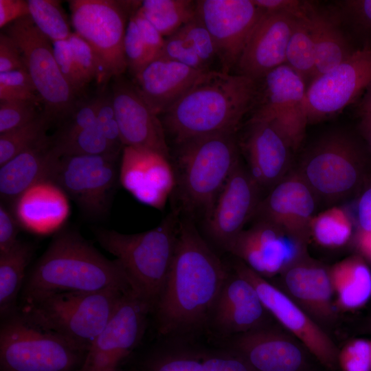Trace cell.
I'll return each instance as SVG.
<instances>
[{
  "label": "cell",
  "instance_id": "cell-1",
  "mask_svg": "<svg viewBox=\"0 0 371 371\" xmlns=\"http://www.w3.org/2000/svg\"><path fill=\"white\" fill-rule=\"evenodd\" d=\"M229 273L196 227L181 223L170 271L153 312L159 334L184 335L209 324Z\"/></svg>",
  "mask_w": 371,
  "mask_h": 371
},
{
  "label": "cell",
  "instance_id": "cell-2",
  "mask_svg": "<svg viewBox=\"0 0 371 371\" xmlns=\"http://www.w3.org/2000/svg\"><path fill=\"white\" fill-rule=\"evenodd\" d=\"M258 83L250 78L209 70L164 113L162 124L177 144L219 133L235 134L254 108Z\"/></svg>",
  "mask_w": 371,
  "mask_h": 371
},
{
  "label": "cell",
  "instance_id": "cell-3",
  "mask_svg": "<svg viewBox=\"0 0 371 371\" xmlns=\"http://www.w3.org/2000/svg\"><path fill=\"white\" fill-rule=\"evenodd\" d=\"M131 289L116 259L102 254L74 231L54 236L47 249L26 274L21 303L61 292Z\"/></svg>",
  "mask_w": 371,
  "mask_h": 371
},
{
  "label": "cell",
  "instance_id": "cell-4",
  "mask_svg": "<svg viewBox=\"0 0 371 371\" xmlns=\"http://www.w3.org/2000/svg\"><path fill=\"white\" fill-rule=\"evenodd\" d=\"M178 228L170 214L158 226L137 234L98 229L97 242L115 257L133 291L152 313L166 283L173 260Z\"/></svg>",
  "mask_w": 371,
  "mask_h": 371
},
{
  "label": "cell",
  "instance_id": "cell-5",
  "mask_svg": "<svg viewBox=\"0 0 371 371\" xmlns=\"http://www.w3.org/2000/svg\"><path fill=\"white\" fill-rule=\"evenodd\" d=\"M128 291L52 293L21 303L18 311L31 324L87 353Z\"/></svg>",
  "mask_w": 371,
  "mask_h": 371
},
{
  "label": "cell",
  "instance_id": "cell-6",
  "mask_svg": "<svg viewBox=\"0 0 371 371\" xmlns=\"http://www.w3.org/2000/svg\"><path fill=\"white\" fill-rule=\"evenodd\" d=\"M178 146L177 181L182 202L190 210H203L207 216L240 160L235 134L201 137Z\"/></svg>",
  "mask_w": 371,
  "mask_h": 371
},
{
  "label": "cell",
  "instance_id": "cell-7",
  "mask_svg": "<svg viewBox=\"0 0 371 371\" xmlns=\"http://www.w3.org/2000/svg\"><path fill=\"white\" fill-rule=\"evenodd\" d=\"M1 371H80L87 352L29 323L17 311L1 319Z\"/></svg>",
  "mask_w": 371,
  "mask_h": 371
},
{
  "label": "cell",
  "instance_id": "cell-8",
  "mask_svg": "<svg viewBox=\"0 0 371 371\" xmlns=\"http://www.w3.org/2000/svg\"><path fill=\"white\" fill-rule=\"evenodd\" d=\"M363 157L351 137L342 133H330L306 150L298 174L315 197L339 200L351 194L361 184Z\"/></svg>",
  "mask_w": 371,
  "mask_h": 371
},
{
  "label": "cell",
  "instance_id": "cell-9",
  "mask_svg": "<svg viewBox=\"0 0 371 371\" xmlns=\"http://www.w3.org/2000/svg\"><path fill=\"white\" fill-rule=\"evenodd\" d=\"M5 33L15 41L22 54L43 104V113L52 123L60 124L80 100L59 69L52 41L30 15L12 23Z\"/></svg>",
  "mask_w": 371,
  "mask_h": 371
},
{
  "label": "cell",
  "instance_id": "cell-10",
  "mask_svg": "<svg viewBox=\"0 0 371 371\" xmlns=\"http://www.w3.org/2000/svg\"><path fill=\"white\" fill-rule=\"evenodd\" d=\"M141 1L71 0L69 1L75 32L96 52L111 78L127 69L124 49L126 21Z\"/></svg>",
  "mask_w": 371,
  "mask_h": 371
},
{
  "label": "cell",
  "instance_id": "cell-11",
  "mask_svg": "<svg viewBox=\"0 0 371 371\" xmlns=\"http://www.w3.org/2000/svg\"><path fill=\"white\" fill-rule=\"evenodd\" d=\"M251 120L268 122L289 142L293 150L301 145L308 124L306 84L288 65H282L259 81Z\"/></svg>",
  "mask_w": 371,
  "mask_h": 371
},
{
  "label": "cell",
  "instance_id": "cell-12",
  "mask_svg": "<svg viewBox=\"0 0 371 371\" xmlns=\"http://www.w3.org/2000/svg\"><path fill=\"white\" fill-rule=\"evenodd\" d=\"M120 155L61 157L51 181L87 214L101 217L109 211L119 179Z\"/></svg>",
  "mask_w": 371,
  "mask_h": 371
},
{
  "label": "cell",
  "instance_id": "cell-13",
  "mask_svg": "<svg viewBox=\"0 0 371 371\" xmlns=\"http://www.w3.org/2000/svg\"><path fill=\"white\" fill-rule=\"evenodd\" d=\"M234 271L252 283L272 318L297 338L317 362L329 371L339 370V349L328 332L278 286L258 275L240 260L235 262Z\"/></svg>",
  "mask_w": 371,
  "mask_h": 371
},
{
  "label": "cell",
  "instance_id": "cell-14",
  "mask_svg": "<svg viewBox=\"0 0 371 371\" xmlns=\"http://www.w3.org/2000/svg\"><path fill=\"white\" fill-rule=\"evenodd\" d=\"M148 305L130 289L92 344L80 371H116L141 341L147 325Z\"/></svg>",
  "mask_w": 371,
  "mask_h": 371
},
{
  "label": "cell",
  "instance_id": "cell-15",
  "mask_svg": "<svg viewBox=\"0 0 371 371\" xmlns=\"http://www.w3.org/2000/svg\"><path fill=\"white\" fill-rule=\"evenodd\" d=\"M370 84L371 48L365 47L310 82L306 95L308 124L339 113Z\"/></svg>",
  "mask_w": 371,
  "mask_h": 371
},
{
  "label": "cell",
  "instance_id": "cell-16",
  "mask_svg": "<svg viewBox=\"0 0 371 371\" xmlns=\"http://www.w3.org/2000/svg\"><path fill=\"white\" fill-rule=\"evenodd\" d=\"M306 244L276 225L258 221L243 229L227 251L268 280L305 258Z\"/></svg>",
  "mask_w": 371,
  "mask_h": 371
},
{
  "label": "cell",
  "instance_id": "cell-17",
  "mask_svg": "<svg viewBox=\"0 0 371 371\" xmlns=\"http://www.w3.org/2000/svg\"><path fill=\"white\" fill-rule=\"evenodd\" d=\"M196 3L197 16L215 44L221 71L229 73L265 12L253 0H198Z\"/></svg>",
  "mask_w": 371,
  "mask_h": 371
},
{
  "label": "cell",
  "instance_id": "cell-18",
  "mask_svg": "<svg viewBox=\"0 0 371 371\" xmlns=\"http://www.w3.org/2000/svg\"><path fill=\"white\" fill-rule=\"evenodd\" d=\"M231 350L254 371H314L311 363V357H314L279 324L270 323L235 335Z\"/></svg>",
  "mask_w": 371,
  "mask_h": 371
},
{
  "label": "cell",
  "instance_id": "cell-19",
  "mask_svg": "<svg viewBox=\"0 0 371 371\" xmlns=\"http://www.w3.org/2000/svg\"><path fill=\"white\" fill-rule=\"evenodd\" d=\"M259 190L240 159L206 216L208 234L218 247L227 251L255 214L260 202Z\"/></svg>",
  "mask_w": 371,
  "mask_h": 371
},
{
  "label": "cell",
  "instance_id": "cell-20",
  "mask_svg": "<svg viewBox=\"0 0 371 371\" xmlns=\"http://www.w3.org/2000/svg\"><path fill=\"white\" fill-rule=\"evenodd\" d=\"M111 91L124 146L158 153L169 159L165 129L133 81L123 75L112 78Z\"/></svg>",
  "mask_w": 371,
  "mask_h": 371
},
{
  "label": "cell",
  "instance_id": "cell-21",
  "mask_svg": "<svg viewBox=\"0 0 371 371\" xmlns=\"http://www.w3.org/2000/svg\"><path fill=\"white\" fill-rule=\"evenodd\" d=\"M119 180L136 200L157 210L164 207L177 183L168 158L131 146L123 148Z\"/></svg>",
  "mask_w": 371,
  "mask_h": 371
},
{
  "label": "cell",
  "instance_id": "cell-22",
  "mask_svg": "<svg viewBox=\"0 0 371 371\" xmlns=\"http://www.w3.org/2000/svg\"><path fill=\"white\" fill-rule=\"evenodd\" d=\"M275 284L327 332L337 317L329 269L306 256L279 276Z\"/></svg>",
  "mask_w": 371,
  "mask_h": 371
},
{
  "label": "cell",
  "instance_id": "cell-23",
  "mask_svg": "<svg viewBox=\"0 0 371 371\" xmlns=\"http://www.w3.org/2000/svg\"><path fill=\"white\" fill-rule=\"evenodd\" d=\"M297 19L280 12H265L252 30L236 65L237 74L259 81L286 64L287 45Z\"/></svg>",
  "mask_w": 371,
  "mask_h": 371
},
{
  "label": "cell",
  "instance_id": "cell-24",
  "mask_svg": "<svg viewBox=\"0 0 371 371\" xmlns=\"http://www.w3.org/2000/svg\"><path fill=\"white\" fill-rule=\"evenodd\" d=\"M315 196L298 174L286 175L259 202L254 215L258 221L276 225L307 243L315 209Z\"/></svg>",
  "mask_w": 371,
  "mask_h": 371
},
{
  "label": "cell",
  "instance_id": "cell-25",
  "mask_svg": "<svg viewBox=\"0 0 371 371\" xmlns=\"http://www.w3.org/2000/svg\"><path fill=\"white\" fill-rule=\"evenodd\" d=\"M271 318L252 283L234 271L220 291L209 323L222 334L236 335L270 324Z\"/></svg>",
  "mask_w": 371,
  "mask_h": 371
},
{
  "label": "cell",
  "instance_id": "cell-26",
  "mask_svg": "<svg viewBox=\"0 0 371 371\" xmlns=\"http://www.w3.org/2000/svg\"><path fill=\"white\" fill-rule=\"evenodd\" d=\"M241 146L248 161V170L260 188L271 189L286 176L293 149L269 123L249 120Z\"/></svg>",
  "mask_w": 371,
  "mask_h": 371
},
{
  "label": "cell",
  "instance_id": "cell-27",
  "mask_svg": "<svg viewBox=\"0 0 371 371\" xmlns=\"http://www.w3.org/2000/svg\"><path fill=\"white\" fill-rule=\"evenodd\" d=\"M207 71L158 57L137 74L133 82L158 115L170 109Z\"/></svg>",
  "mask_w": 371,
  "mask_h": 371
},
{
  "label": "cell",
  "instance_id": "cell-28",
  "mask_svg": "<svg viewBox=\"0 0 371 371\" xmlns=\"http://www.w3.org/2000/svg\"><path fill=\"white\" fill-rule=\"evenodd\" d=\"M68 196L55 183L38 182L12 203V212L20 226L36 234L60 228L69 214Z\"/></svg>",
  "mask_w": 371,
  "mask_h": 371
},
{
  "label": "cell",
  "instance_id": "cell-29",
  "mask_svg": "<svg viewBox=\"0 0 371 371\" xmlns=\"http://www.w3.org/2000/svg\"><path fill=\"white\" fill-rule=\"evenodd\" d=\"M59 159L48 135L36 145L1 166V202L12 203L34 184L43 181H51Z\"/></svg>",
  "mask_w": 371,
  "mask_h": 371
},
{
  "label": "cell",
  "instance_id": "cell-30",
  "mask_svg": "<svg viewBox=\"0 0 371 371\" xmlns=\"http://www.w3.org/2000/svg\"><path fill=\"white\" fill-rule=\"evenodd\" d=\"M337 309L352 311L364 306L371 297V270L361 256H352L329 269Z\"/></svg>",
  "mask_w": 371,
  "mask_h": 371
},
{
  "label": "cell",
  "instance_id": "cell-31",
  "mask_svg": "<svg viewBox=\"0 0 371 371\" xmlns=\"http://www.w3.org/2000/svg\"><path fill=\"white\" fill-rule=\"evenodd\" d=\"M34 252L30 243L18 241L0 254V315L4 319L19 310L18 300L25 279V270Z\"/></svg>",
  "mask_w": 371,
  "mask_h": 371
},
{
  "label": "cell",
  "instance_id": "cell-32",
  "mask_svg": "<svg viewBox=\"0 0 371 371\" xmlns=\"http://www.w3.org/2000/svg\"><path fill=\"white\" fill-rule=\"evenodd\" d=\"M311 19L315 41V67L313 80L346 60L355 51L329 16L314 8Z\"/></svg>",
  "mask_w": 371,
  "mask_h": 371
},
{
  "label": "cell",
  "instance_id": "cell-33",
  "mask_svg": "<svg viewBox=\"0 0 371 371\" xmlns=\"http://www.w3.org/2000/svg\"><path fill=\"white\" fill-rule=\"evenodd\" d=\"M138 9L165 38L196 16L192 0H144Z\"/></svg>",
  "mask_w": 371,
  "mask_h": 371
},
{
  "label": "cell",
  "instance_id": "cell-34",
  "mask_svg": "<svg viewBox=\"0 0 371 371\" xmlns=\"http://www.w3.org/2000/svg\"><path fill=\"white\" fill-rule=\"evenodd\" d=\"M311 14L307 19H297L289 41L286 56V64L305 81L310 80V82L315 67V33Z\"/></svg>",
  "mask_w": 371,
  "mask_h": 371
},
{
  "label": "cell",
  "instance_id": "cell-35",
  "mask_svg": "<svg viewBox=\"0 0 371 371\" xmlns=\"http://www.w3.org/2000/svg\"><path fill=\"white\" fill-rule=\"evenodd\" d=\"M352 235V225L348 214L333 207L313 216L310 225V236L319 245L328 248L345 245Z\"/></svg>",
  "mask_w": 371,
  "mask_h": 371
},
{
  "label": "cell",
  "instance_id": "cell-36",
  "mask_svg": "<svg viewBox=\"0 0 371 371\" xmlns=\"http://www.w3.org/2000/svg\"><path fill=\"white\" fill-rule=\"evenodd\" d=\"M52 124L49 118L42 111L31 122L1 133L0 166L45 139Z\"/></svg>",
  "mask_w": 371,
  "mask_h": 371
},
{
  "label": "cell",
  "instance_id": "cell-37",
  "mask_svg": "<svg viewBox=\"0 0 371 371\" xmlns=\"http://www.w3.org/2000/svg\"><path fill=\"white\" fill-rule=\"evenodd\" d=\"M52 148L59 157L77 155H120L122 148L112 145L98 124L84 129L64 139L54 141Z\"/></svg>",
  "mask_w": 371,
  "mask_h": 371
},
{
  "label": "cell",
  "instance_id": "cell-38",
  "mask_svg": "<svg viewBox=\"0 0 371 371\" xmlns=\"http://www.w3.org/2000/svg\"><path fill=\"white\" fill-rule=\"evenodd\" d=\"M27 2L33 22L52 42L69 38L72 32L60 1L28 0Z\"/></svg>",
  "mask_w": 371,
  "mask_h": 371
},
{
  "label": "cell",
  "instance_id": "cell-39",
  "mask_svg": "<svg viewBox=\"0 0 371 371\" xmlns=\"http://www.w3.org/2000/svg\"><path fill=\"white\" fill-rule=\"evenodd\" d=\"M76 63L87 84L93 80L98 83L111 78L106 65L93 47L76 32L68 38Z\"/></svg>",
  "mask_w": 371,
  "mask_h": 371
},
{
  "label": "cell",
  "instance_id": "cell-40",
  "mask_svg": "<svg viewBox=\"0 0 371 371\" xmlns=\"http://www.w3.org/2000/svg\"><path fill=\"white\" fill-rule=\"evenodd\" d=\"M142 371H203L202 355L187 351L157 352L144 361Z\"/></svg>",
  "mask_w": 371,
  "mask_h": 371
},
{
  "label": "cell",
  "instance_id": "cell-41",
  "mask_svg": "<svg viewBox=\"0 0 371 371\" xmlns=\"http://www.w3.org/2000/svg\"><path fill=\"white\" fill-rule=\"evenodd\" d=\"M0 100L41 102L26 69L0 73Z\"/></svg>",
  "mask_w": 371,
  "mask_h": 371
},
{
  "label": "cell",
  "instance_id": "cell-42",
  "mask_svg": "<svg viewBox=\"0 0 371 371\" xmlns=\"http://www.w3.org/2000/svg\"><path fill=\"white\" fill-rule=\"evenodd\" d=\"M97 95L79 100L70 115L60 124L51 138L58 141L67 138L97 124Z\"/></svg>",
  "mask_w": 371,
  "mask_h": 371
},
{
  "label": "cell",
  "instance_id": "cell-43",
  "mask_svg": "<svg viewBox=\"0 0 371 371\" xmlns=\"http://www.w3.org/2000/svg\"><path fill=\"white\" fill-rule=\"evenodd\" d=\"M200 60L210 69V64L218 58L214 41L199 18L196 16L178 30Z\"/></svg>",
  "mask_w": 371,
  "mask_h": 371
},
{
  "label": "cell",
  "instance_id": "cell-44",
  "mask_svg": "<svg viewBox=\"0 0 371 371\" xmlns=\"http://www.w3.org/2000/svg\"><path fill=\"white\" fill-rule=\"evenodd\" d=\"M124 49L127 68L133 78L151 62L139 27L132 14L126 29Z\"/></svg>",
  "mask_w": 371,
  "mask_h": 371
},
{
  "label": "cell",
  "instance_id": "cell-45",
  "mask_svg": "<svg viewBox=\"0 0 371 371\" xmlns=\"http://www.w3.org/2000/svg\"><path fill=\"white\" fill-rule=\"evenodd\" d=\"M33 100H0V134L33 120L40 113Z\"/></svg>",
  "mask_w": 371,
  "mask_h": 371
},
{
  "label": "cell",
  "instance_id": "cell-46",
  "mask_svg": "<svg viewBox=\"0 0 371 371\" xmlns=\"http://www.w3.org/2000/svg\"><path fill=\"white\" fill-rule=\"evenodd\" d=\"M96 122L106 139L114 146L123 149L111 89H104L97 95Z\"/></svg>",
  "mask_w": 371,
  "mask_h": 371
},
{
  "label": "cell",
  "instance_id": "cell-47",
  "mask_svg": "<svg viewBox=\"0 0 371 371\" xmlns=\"http://www.w3.org/2000/svg\"><path fill=\"white\" fill-rule=\"evenodd\" d=\"M52 43L54 55L62 75L79 97L88 84L76 63L68 39Z\"/></svg>",
  "mask_w": 371,
  "mask_h": 371
},
{
  "label": "cell",
  "instance_id": "cell-48",
  "mask_svg": "<svg viewBox=\"0 0 371 371\" xmlns=\"http://www.w3.org/2000/svg\"><path fill=\"white\" fill-rule=\"evenodd\" d=\"M338 363L342 371H371L370 341L355 339L348 341L339 350Z\"/></svg>",
  "mask_w": 371,
  "mask_h": 371
},
{
  "label": "cell",
  "instance_id": "cell-49",
  "mask_svg": "<svg viewBox=\"0 0 371 371\" xmlns=\"http://www.w3.org/2000/svg\"><path fill=\"white\" fill-rule=\"evenodd\" d=\"M159 57L177 62L198 70H210L205 67L178 30L165 38L164 45Z\"/></svg>",
  "mask_w": 371,
  "mask_h": 371
},
{
  "label": "cell",
  "instance_id": "cell-50",
  "mask_svg": "<svg viewBox=\"0 0 371 371\" xmlns=\"http://www.w3.org/2000/svg\"><path fill=\"white\" fill-rule=\"evenodd\" d=\"M203 371H254L234 352L201 353Z\"/></svg>",
  "mask_w": 371,
  "mask_h": 371
},
{
  "label": "cell",
  "instance_id": "cell-51",
  "mask_svg": "<svg viewBox=\"0 0 371 371\" xmlns=\"http://www.w3.org/2000/svg\"><path fill=\"white\" fill-rule=\"evenodd\" d=\"M265 12H280L291 15L297 19L309 17L313 6L311 3L297 0H253Z\"/></svg>",
  "mask_w": 371,
  "mask_h": 371
},
{
  "label": "cell",
  "instance_id": "cell-52",
  "mask_svg": "<svg viewBox=\"0 0 371 371\" xmlns=\"http://www.w3.org/2000/svg\"><path fill=\"white\" fill-rule=\"evenodd\" d=\"M138 8L133 12L132 15L139 27L152 61L159 56L164 45L165 37L144 16Z\"/></svg>",
  "mask_w": 371,
  "mask_h": 371
},
{
  "label": "cell",
  "instance_id": "cell-53",
  "mask_svg": "<svg viewBox=\"0 0 371 371\" xmlns=\"http://www.w3.org/2000/svg\"><path fill=\"white\" fill-rule=\"evenodd\" d=\"M23 69L26 67L18 45L10 36L1 33L0 73Z\"/></svg>",
  "mask_w": 371,
  "mask_h": 371
},
{
  "label": "cell",
  "instance_id": "cell-54",
  "mask_svg": "<svg viewBox=\"0 0 371 371\" xmlns=\"http://www.w3.org/2000/svg\"><path fill=\"white\" fill-rule=\"evenodd\" d=\"M19 224L12 211L0 203V254L9 251L18 241Z\"/></svg>",
  "mask_w": 371,
  "mask_h": 371
},
{
  "label": "cell",
  "instance_id": "cell-55",
  "mask_svg": "<svg viewBox=\"0 0 371 371\" xmlns=\"http://www.w3.org/2000/svg\"><path fill=\"white\" fill-rule=\"evenodd\" d=\"M30 15L27 1L0 0V27Z\"/></svg>",
  "mask_w": 371,
  "mask_h": 371
},
{
  "label": "cell",
  "instance_id": "cell-56",
  "mask_svg": "<svg viewBox=\"0 0 371 371\" xmlns=\"http://www.w3.org/2000/svg\"><path fill=\"white\" fill-rule=\"evenodd\" d=\"M344 8L357 24L371 30V0L346 1Z\"/></svg>",
  "mask_w": 371,
  "mask_h": 371
},
{
  "label": "cell",
  "instance_id": "cell-57",
  "mask_svg": "<svg viewBox=\"0 0 371 371\" xmlns=\"http://www.w3.org/2000/svg\"><path fill=\"white\" fill-rule=\"evenodd\" d=\"M359 229L371 232V186L366 188L360 196L357 204Z\"/></svg>",
  "mask_w": 371,
  "mask_h": 371
},
{
  "label": "cell",
  "instance_id": "cell-58",
  "mask_svg": "<svg viewBox=\"0 0 371 371\" xmlns=\"http://www.w3.org/2000/svg\"><path fill=\"white\" fill-rule=\"evenodd\" d=\"M355 245L361 256L371 261V232L358 230L355 236Z\"/></svg>",
  "mask_w": 371,
  "mask_h": 371
},
{
  "label": "cell",
  "instance_id": "cell-59",
  "mask_svg": "<svg viewBox=\"0 0 371 371\" xmlns=\"http://www.w3.org/2000/svg\"><path fill=\"white\" fill-rule=\"evenodd\" d=\"M361 120L360 122V130L362 135L366 139L371 147V113H361Z\"/></svg>",
  "mask_w": 371,
  "mask_h": 371
},
{
  "label": "cell",
  "instance_id": "cell-60",
  "mask_svg": "<svg viewBox=\"0 0 371 371\" xmlns=\"http://www.w3.org/2000/svg\"><path fill=\"white\" fill-rule=\"evenodd\" d=\"M361 109V113H371V84L367 88V92L363 99Z\"/></svg>",
  "mask_w": 371,
  "mask_h": 371
},
{
  "label": "cell",
  "instance_id": "cell-61",
  "mask_svg": "<svg viewBox=\"0 0 371 371\" xmlns=\"http://www.w3.org/2000/svg\"><path fill=\"white\" fill-rule=\"evenodd\" d=\"M116 371H122V370H119V368H118Z\"/></svg>",
  "mask_w": 371,
  "mask_h": 371
},
{
  "label": "cell",
  "instance_id": "cell-62",
  "mask_svg": "<svg viewBox=\"0 0 371 371\" xmlns=\"http://www.w3.org/2000/svg\"><path fill=\"white\" fill-rule=\"evenodd\" d=\"M370 344H371V340H370Z\"/></svg>",
  "mask_w": 371,
  "mask_h": 371
}]
</instances>
